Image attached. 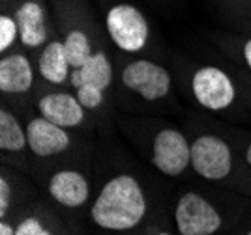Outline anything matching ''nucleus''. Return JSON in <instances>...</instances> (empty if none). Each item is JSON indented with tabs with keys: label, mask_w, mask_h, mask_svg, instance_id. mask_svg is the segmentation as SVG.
Returning a JSON list of instances; mask_svg holds the SVG:
<instances>
[{
	"label": "nucleus",
	"mask_w": 251,
	"mask_h": 235,
	"mask_svg": "<svg viewBox=\"0 0 251 235\" xmlns=\"http://www.w3.org/2000/svg\"><path fill=\"white\" fill-rule=\"evenodd\" d=\"M148 211L147 194L133 175L111 177L90 207V218L107 232H129L141 224Z\"/></svg>",
	"instance_id": "nucleus-1"
},
{
	"label": "nucleus",
	"mask_w": 251,
	"mask_h": 235,
	"mask_svg": "<svg viewBox=\"0 0 251 235\" xmlns=\"http://www.w3.org/2000/svg\"><path fill=\"white\" fill-rule=\"evenodd\" d=\"M105 26L111 41L120 51L139 52L150 40L147 17L131 4H116L107 11Z\"/></svg>",
	"instance_id": "nucleus-2"
},
{
	"label": "nucleus",
	"mask_w": 251,
	"mask_h": 235,
	"mask_svg": "<svg viewBox=\"0 0 251 235\" xmlns=\"http://www.w3.org/2000/svg\"><path fill=\"white\" fill-rule=\"evenodd\" d=\"M175 222L180 235H214L223 226V216L204 196L186 192L175 209Z\"/></svg>",
	"instance_id": "nucleus-3"
},
{
	"label": "nucleus",
	"mask_w": 251,
	"mask_h": 235,
	"mask_svg": "<svg viewBox=\"0 0 251 235\" xmlns=\"http://www.w3.org/2000/svg\"><path fill=\"white\" fill-rule=\"evenodd\" d=\"M191 168L208 181H221L232 172L229 144L216 134H201L191 144Z\"/></svg>",
	"instance_id": "nucleus-4"
},
{
	"label": "nucleus",
	"mask_w": 251,
	"mask_h": 235,
	"mask_svg": "<svg viewBox=\"0 0 251 235\" xmlns=\"http://www.w3.org/2000/svg\"><path fill=\"white\" fill-rule=\"evenodd\" d=\"M191 92L202 108L221 112L236 99V86L227 73L216 65L199 67L191 77Z\"/></svg>",
	"instance_id": "nucleus-5"
},
{
	"label": "nucleus",
	"mask_w": 251,
	"mask_h": 235,
	"mask_svg": "<svg viewBox=\"0 0 251 235\" xmlns=\"http://www.w3.org/2000/svg\"><path fill=\"white\" fill-rule=\"evenodd\" d=\"M122 84L127 90L135 92L145 101H159L171 90V75L169 71L152 60L129 62L122 69Z\"/></svg>",
	"instance_id": "nucleus-6"
},
{
	"label": "nucleus",
	"mask_w": 251,
	"mask_h": 235,
	"mask_svg": "<svg viewBox=\"0 0 251 235\" xmlns=\"http://www.w3.org/2000/svg\"><path fill=\"white\" fill-rule=\"evenodd\" d=\"M152 164L161 174L176 177L191 164V146L178 129H161L152 142Z\"/></svg>",
	"instance_id": "nucleus-7"
},
{
	"label": "nucleus",
	"mask_w": 251,
	"mask_h": 235,
	"mask_svg": "<svg viewBox=\"0 0 251 235\" xmlns=\"http://www.w3.org/2000/svg\"><path fill=\"white\" fill-rule=\"evenodd\" d=\"M26 142L36 157H54L70 148L72 138L64 127L40 116L26 125Z\"/></svg>",
	"instance_id": "nucleus-8"
},
{
	"label": "nucleus",
	"mask_w": 251,
	"mask_h": 235,
	"mask_svg": "<svg viewBox=\"0 0 251 235\" xmlns=\"http://www.w3.org/2000/svg\"><path fill=\"white\" fill-rule=\"evenodd\" d=\"M40 116L60 125L64 129H74L84 122L86 108L79 103L77 95L66 92H54L43 95L38 101Z\"/></svg>",
	"instance_id": "nucleus-9"
},
{
	"label": "nucleus",
	"mask_w": 251,
	"mask_h": 235,
	"mask_svg": "<svg viewBox=\"0 0 251 235\" xmlns=\"http://www.w3.org/2000/svg\"><path fill=\"white\" fill-rule=\"evenodd\" d=\"M49 194L64 207L77 209L88 202L90 185L88 179L77 170H60L49 179Z\"/></svg>",
	"instance_id": "nucleus-10"
},
{
	"label": "nucleus",
	"mask_w": 251,
	"mask_h": 235,
	"mask_svg": "<svg viewBox=\"0 0 251 235\" xmlns=\"http://www.w3.org/2000/svg\"><path fill=\"white\" fill-rule=\"evenodd\" d=\"M15 21L19 26V40L25 47L36 49L47 41V24H45V10L42 4L26 0L15 11Z\"/></svg>",
	"instance_id": "nucleus-11"
},
{
	"label": "nucleus",
	"mask_w": 251,
	"mask_h": 235,
	"mask_svg": "<svg viewBox=\"0 0 251 235\" xmlns=\"http://www.w3.org/2000/svg\"><path fill=\"white\" fill-rule=\"evenodd\" d=\"M34 71L30 60L15 52L10 56H2L0 60V90L4 93H26L32 88Z\"/></svg>",
	"instance_id": "nucleus-12"
},
{
	"label": "nucleus",
	"mask_w": 251,
	"mask_h": 235,
	"mask_svg": "<svg viewBox=\"0 0 251 235\" xmlns=\"http://www.w3.org/2000/svg\"><path fill=\"white\" fill-rule=\"evenodd\" d=\"M70 81L75 90L81 86H86V84L107 90L109 84L113 82V64L103 51H98L84 62L81 67L72 69Z\"/></svg>",
	"instance_id": "nucleus-13"
},
{
	"label": "nucleus",
	"mask_w": 251,
	"mask_h": 235,
	"mask_svg": "<svg viewBox=\"0 0 251 235\" xmlns=\"http://www.w3.org/2000/svg\"><path fill=\"white\" fill-rule=\"evenodd\" d=\"M38 69L43 79L51 84H64L70 79L72 65L66 56L64 41H51L45 45L38 60Z\"/></svg>",
	"instance_id": "nucleus-14"
},
{
	"label": "nucleus",
	"mask_w": 251,
	"mask_h": 235,
	"mask_svg": "<svg viewBox=\"0 0 251 235\" xmlns=\"http://www.w3.org/2000/svg\"><path fill=\"white\" fill-rule=\"evenodd\" d=\"M26 131L6 108L0 110V148L4 151H21L26 146Z\"/></svg>",
	"instance_id": "nucleus-15"
},
{
	"label": "nucleus",
	"mask_w": 251,
	"mask_h": 235,
	"mask_svg": "<svg viewBox=\"0 0 251 235\" xmlns=\"http://www.w3.org/2000/svg\"><path fill=\"white\" fill-rule=\"evenodd\" d=\"M64 49H66V56H68L72 69L81 67L84 62L94 54L92 52V43L83 30L68 32L66 38H64Z\"/></svg>",
	"instance_id": "nucleus-16"
},
{
	"label": "nucleus",
	"mask_w": 251,
	"mask_h": 235,
	"mask_svg": "<svg viewBox=\"0 0 251 235\" xmlns=\"http://www.w3.org/2000/svg\"><path fill=\"white\" fill-rule=\"evenodd\" d=\"M105 90L101 88H98V86H90V84H86V86H81V88H77V99L79 103L83 105L86 110H96V108H100L101 105L105 103Z\"/></svg>",
	"instance_id": "nucleus-17"
},
{
	"label": "nucleus",
	"mask_w": 251,
	"mask_h": 235,
	"mask_svg": "<svg viewBox=\"0 0 251 235\" xmlns=\"http://www.w3.org/2000/svg\"><path fill=\"white\" fill-rule=\"evenodd\" d=\"M17 38H19V26L15 17L0 15V51H8Z\"/></svg>",
	"instance_id": "nucleus-18"
},
{
	"label": "nucleus",
	"mask_w": 251,
	"mask_h": 235,
	"mask_svg": "<svg viewBox=\"0 0 251 235\" xmlns=\"http://www.w3.org/2000/svg\"><path fill=\"white\" fill-rule=\"evenodd\" d=\"M15 235H52L45 224L36 216H26L15 226Z\"/></svg>",
	"instance_id": "nucleus-19"
},
{
	"label": "nucleus",
	"mask_w": 251,
	"mask_h": 235,
	"mask_svg": "<svg viewBox=\"0 0 251 235\" xmlns=\"http://www.w3.org/2000/svg\"><path fill=\"white\" fill-rule=\"evenodd\" d=\"M10 202H11V187L6 177H0V216L8 215L10 211Z\"/></svg>",
	"instance_id": "nucleus-20"
},
{
	"label": "nucleus",
	"mask_w": 251,
	"mask_h": 235,
	"mask_svg": "<svg viewBox=\"0 0 251 235\" xmlns=\"http://www.w3.org/2000/svg\"><path fill=\"white\" fill-rule=\"evenodd\" d=\"M242 58L246 62V65L251 69V40H248L242 45Z\"/></svg>",
	"instance_id": "nucleus-21"
},
{
	"label": "nucleus",
	"mask_w": 251,
	"mask_h": 235,
	"mask_svg": "<svg viewBox=\"0 0 251 235\" xmlns=\"http://www.w3.org/2000/svg\"><path fill=\"white\" fill-rule=\"evenodd\" d=\"M0 235H15V226H11L10 222H6L2 218V222H0Z\"/></svg>",
	"instance_id": "nucleus-22"
},
{
	"label": "nucleus",
	"mask_w": 251,
	"mask_h": 235,
	"mask_svg": "<svg viewBox=\"0 0 251 235\" xmlns=\"http://www.w3.org/2000/svg\"><path fill=\"white\" fill-rule=\"evenodd\" d=\"M246 161H248V164L251 166V142L248 144V148H246Z\"/></svg>",
	"instance_id": "nucleus-23"
},
{
	"label": "nucleus",
	"mask_w": 251,
	"mask_h": 235,
	"mask_svg": "<svg viewBox=\"0 0 251 235\" xmlns=\"http://www.w3.org/2000/svg\"><path fill=\"white\" fill-rule=\"evenodd\" d=\"M157 235H171L169 232H161V234H157Z\"/></svg>",
	"instance_id": "nucleus-24"
},
{
	"label": "nucleus",
	"mask_w": 251,
	"mask_h": 235,
	"mask_svg": "<svg viewBox=\"0 0 251 235\" xmlns=\"http://www.w3.org/2000/svg\"><path fill=\"white\" fill-rule=\"evenodd\" d=\"M248 235H251V232H248Z\"/></svg>",
	"instance_id": "nucleus-25"
},
{
	"label": "nucleus",
	"mask_w": 251,
	"mask_h": 235,
	"mask_svg": "<svg viewBox=\"0 0 251 235\" xmlns=\"http://www.w3.org/2000/svg\"><path fill=\"white\" fill-rule=\"evenodd\" d=\"M250 15H251V10H250Z\"/></svg>",
	"instance_id": "nucleus-26"
}]
</instances>
